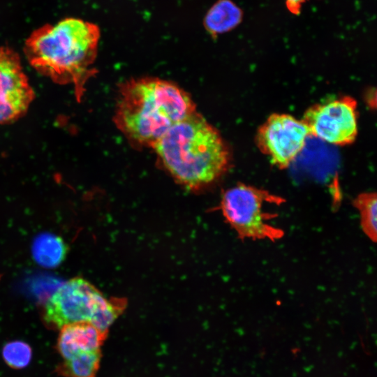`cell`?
<instances>
[{
	"label": "cell",
	"instance_id": "3",
	"mask_svg": "<svg viewBox=\"0 0 377 377\" xmlns=\"http://www.w3.org/2000/svg\"><path fill=\"white\" fill-rule=\"evenodd\" d=\"M152 148L170 175L190 189L211 184L230 165L220 133L196 112L175 124Z\"/></svg>",
	"mask_w": 377,
	"mask_h": 377
},
{
	"label": "cell",
	"instance_id": "1",
	"mask_svg": "<svg viewBox=\"0 0 377 377\" xmlns=\"http://www.w3.org/2000/svg\"><path fill=\"white\" fill-rule=\"evenodd\" d=\"M99 38L96 24L68 17L34 31L25 41L24 52L38 73L58 84L73 85L80 101L87 82L96 72L92 66Z\"/></svg>",
	"mask_w": 377,
	"mask_h": 377
},
{
	"label": "cell",
	"instance_id": "2",
	"mask_svg": "<svg viewBox=\"0 0 377 377\" xmlns=\"http://www.w3.org/2000/svg\"><path fill=\"white\" fill-rule=\"evenodd\" d=\"M195 112L191 96L176 84L145 77L121 84L114 121L133 145L152 148L170 128Z\"/></svg>",
	"mask_w": 377,
	"mask_h": 377
},
{
	"label": "cell",
	"instance_id": "8",
	"mask_svg": "<svg viewBox=\"0 0 377 377\" xmlns=\"http://www.w3.org/2000/svg\"><path fill=\"white\" fill-rule=\"evenodd\" d=\"M34 98L19 54L10 47H0V124L24 116Z\"/></svg>",
	"mask_w": 377,
	"mask_h": 377
},
{
	"label": "cell",
	"instance_id": "15",
	"mask_svg": "<svg viewBox=\"0 0 377 377\" xmlns=\"http://www.w3.org/2000/svg\"><path fill=\"white\" fill-rule=\"evenodd\" d=\"M306 0H285L288 9L293 14H298Z\"/></svg>",
	"mask_w": 377,
	"mask_h": 377
},
{
	"label": "cell",
	"instance_id": "9",
	"mask_svg": "<svg viewBox=\"0 0 377 377\" xmlns=\"http://www.w3.org/2000/svg\"><path fill=\"white\" fill-rule=\"evenodd\" d=\"M108 334L89 323H77L60 329L57 348L64 360L84 352L101 350Z\"/></svg>",
	"mask_w": 377,
	"mask_h": 377
},
{
	"label": "cell",
	"instance_id": "11",
	"mask_svg": "<svg viewBox=\"0 0 377 377\" xmlns=\"http://www.w3.org/2000/svg\"><path fill=\"white\" fill-rule=\"evenodd\" d=\"M68 247L59 236L50 232L40 233L34 239L31 252L35 261L46 268H54L66 259Z\"/></svg>",
	"mask_w": 377,
	"mask_h": 377
},
{
	"label": "cell",
	"instance_id": "14",
	"mask_svg": "<svg viewBox=\"0 0 377 377\" xmlns=\"http://www.w3.org/2000/svg\"><path fill=\"white\" fill-rule=\"evenodd\" d=\"M2 355L3 360L9 367L19 369L29 364L32 352L29 344L21 341H15L3 346Z\"/></svg>",
	"mask_w": 377,
	"mask_h": 377
},
{
	"label": "cell",
	"instance_id": "5",
	"mask_svg": "<svg viewBox=\"0 0 377 377\" xmlns=\"http://www.w3.org/2000/svg\"><path fill=\"white\" fill-rule=\"evenodd\" d=\"M284 201L266 190L238 184L223 193L220 206L226 220L239 238L274 242L282 238L284 232L270 223L276 214L265 211V206L280 205Z\"/></svg>",
	"mask_w": 377,
	"mask_h": 377
},
{
	"label": "cell",
	"instance_id": "13",
	"mask_svg": "<svg viewBox=\"0 0 377 377\" xmlns=\"http://www.w3.org/2000/svg\"><path fill=\"white\" fill-rule=\"evenodd\" d=\"M360 216V226L367 237L373 242H376L377 233V198L371 192L359 194L353 202Z\"/></svg>",
	"mask_w": 377,
	"mask_h": 377
},
{
	"label": "cell",
	"instance_id": "6",
	"mask_svg": "<svg viewBox=\"0 0 377 377\" xmlns=\"http://www.w3.org/2000/svg\"><path fill=\"white\" fill-rule=\"evenodd\" d=\"M357 103L342 97L308 109L302 121L309 135L337 145L353 142L357 133Z\"/></svg>",
	"mask_w": 377,
	"mask_h": 377
},
{
	"label": "cell",
	"instance_id": "10",
	"mask_svg": "<svg viewBox=\"0 0 377 377\" xmlns=\"http://www.w3.org/2000/svg\"><path fill=\"white\" fill-rule=\"evenodd\" d=\"M242 17L241 8L231 0H219L207 11L204 26L209 34L216 36L233 29Z\"/></svg>",
	"mask_w": 377,
	"mask_h": 377
},
{
	"label": "cell",
	"instance_id": "12",
	"mask_svg": "<svg viewBox=\"0 0 377 377\" xmlns=\"http://www.w3.org/2000/svg\"><path fill=\"white\" fill-rule=\"evenodd\" d=\"M101 357V350L81 353L64 360L55 371L64 377H96Z\"/></svg>",
	"mask_w": 377,
	"mask_h": 377
},
{
	"label": "cell",
	"instance_id": "4",
	"mask_svg": "<svg viewBox=\"0 0 377 377\" xmlns=\"http://www.w3.org/2000/svg\"><path fill=\"white\" fill-rule=\"evenodd\" d=\"M126 307V300L106 298L94 285L81 277L63 283L47 299L43 318L54 330L89 323L108 334L109 327Z\"/></svg>",
	"mask_w": 377,
	"mask_h": 377
},
{
	"label": "cell",
	"instance_id": "7",
	"mask_svg": "<svg viewBox=\"0 0 377 377\" xmlns=\"http://www.w3.org/2000/svg\"><path fill=\"white\" fill-rule=\"evenodd\" d=\"M310 135L302 120L286 114H273L259 128L256 143L281 169L288 168L303 149Z\"/></svg>",
	"mask_w": 377,
	"mask_h": 377
}]
</instances>
